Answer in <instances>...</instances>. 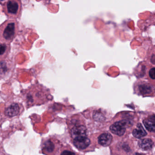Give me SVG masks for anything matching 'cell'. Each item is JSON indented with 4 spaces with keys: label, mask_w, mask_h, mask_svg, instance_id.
<instances>
[{
    "label": "cell",
    "mask_w": 155,
    "mask_h": 155,
    "mask_svg": "<svg viewBox=\"0 0 155 155\" xmlns=\"http://www.w3.org/2000/svg\"><path fill=\"white\" fill-rule=\"evenodd\" d=\"M19 24L16 20H8L0 25V42L10 44L18 35Z\"/></svg>",
    "instance_id": "6da1fadb"
},
{
    "label": "cell",
    "mask_w": 155,
    "mask_h": 155,
    "mask_svg": "<svg viewBox=\"0 0 155 155\" xmlns=\"http://www.w3.org/2000/svg\"><path fill=\"white\" fill-rule=\"evenodd\" d=\"M2 11L9 19L20 18L22 14V5L20 0H8L2 4Z\"/></svg>",
    "instance_id": "7a4b0ae2"
},
{
    "label": "cell",
    "mask_w": 155,
    "mask_h": 155,
    "mask_svg": "<svg viewBox=\"0 0 155 155\" xmlns=\"http://www.w3.org/2000/svg\"><path fill=\"white\" fill-rule=\"evenodd\" d=\"M127 125V122L126 120H122L114 123L110 126V129L113 134L119 136H122L126 131Z\"/></svg>",
    "instance_id": "3957f363"
},
{
    "label": "cell",
    "mask_w": 155,
    "mask_h": 155,
    "mask_svg": "<svg viewBox=\"0 0 155 155\" xmlns=\"http://www.w3.org/2000/svg\"><path fill=\"white\" fill-rule=\"evenodd\" d=\"M137 90L141 95H148L151 94L153 91V86L147 81H142L137 82Z\"/></svg>",
    "instance_id": "277c9868"
},
{
    "label": "cell",
    "mask_w": 155,
    "mask_h": 155,
    "mask_svg": "<svg viewBox=\"0 0 155 155\" xmlns=\"http://www.w3.org/2000/svg\"><path fill=\"white\" fill-rule=\"evenodd\" d=\"M71 136L74 140L79 139L86 137L87 136V129L83 126H77L71 130Z\"/></svg>",
    "instance_id": "5b68a950"
},
{
    "label": "cell",
    "mask_w": 155,
    "mask_h": 155,
    "mask_svg": "<svg viewBox=\"0 0 155 155\" xmlns=\"http://www.w3.org/2000/svg\"><path fill=\"white\" fill-rule=\"evenodd\" d=\"M11 50L10 44L0 42V62L6 60Z\"/></svg>",
    "instance_id": "8992f818"
},
{
    "label": "cell",
    "mask_w": 155,
    "mask_h": 155,
    "mask_svg": "<svg viewBox=\"0 0 155 155\" xmlns=\"http://www.w3.org/2000/svg\"><path fill=\"white\" fill-rule=\"evenodd\" d=\"M73 143L76 147L79 149L83 150L88 147L90 144V140L86 137L79 139L74 140Z\"/></svg>",
    "instance_id": "52a82bcc"
},
{
    "label": "cell",
    "mask_w": 155,
    "mask_h": 155,
    "mask_svg": "<svg viewBox=\"0 0 155 155\" xmlns=\"http://www.w3.org/2000/svg\"><path fill=\"white\" fill-rule=\"evenodd\" d=\"M20 107L18 104L13 103L6 109L5 114L8 117H12L18 115Z\"/></svg>",
    "instance_id": "ba28073f"
},
{
    "label": "cell",
    "mask_w": 155,
    "mask_h": 155,
    "mask_svg": "<svg viewBox=\"0 0 155 155\" xmlns=\"http://www.w3.org/2000/svg\"><path fill=\"white\" fill-rule=\"evenodd\" d=\"M112 139V136L110 134L103 133L99 137L98 142L102 146L107 147L111 143Z\"/></svg>",
    "instance_id": "9c48e42d"
},
{
    "label": "cell",
    "mask_w": 155,
    "mask_h": 155,
    "mask_svg": "<svg viewBox=\"0 0 155 155\" xmlns=\"http://www.w3.org/2000/svg\"><path fill=\"white\" fill-rule=\"evenodd\" d=\"M143 123L147 130L150 132L155 131V117L153 115L149 118L146 119L143 121Z\"/></svg>",
    "instance_id": "30bf717a"
},
{
    "label": "cell",
    "mask_w": 155,
    "mask_h": 155,
    "mask_svg": "<svg viewBox=\"0 0 155 155\" xmlns=\"http://www.w3.org/2000/svg\"><path fill=\"white\" fill-rule=\"evenodd\" d=\"M138 144L140 148L142 149L143 150H148L152 148L153 142L151 140L146 138L139 140Z\"/></svg>",
    "instance_id": "8fae6325"
},
{
    "label": "cell",
    "mask_w": 155,
    "mask_h": 155,
    "mask_svg": "<svg viewBox=\"0 0 155 155\" xmlns=\"http://www.w3.org/2000/svg\"><path fill=\"white\" fill-rule=\"evenodd\" d=\"M147 135V132L140 123L137 125V128L133 131V135L137 138H140Z\"/></svg>",
    "instance_id": "7c38bea8"
},
{
    "label": "cell",
    "mask_w": 155,
    "mask_h": 155,
    "mask_svg": "<svg viewBox=\"0 0 155 155\" xmlns=\"http://www.w3.org/2000/svg\"><path fill=\"white\" fill-rule=\"evenodd\" d=\"M45 148L48 151H51L53 150L54 146L53 144L50 141H47L45 144Z\"/></svg>",
    "instance_id": "4fadbf2b"
},
{
    "label": "cell",
    "mask_w": 155,
    "mask_h": 155,
    "mask_svg": "<svg viewBox=\"0 0 155 155\" xmlns=\"http://www.w3.org/2000/svg\"><path fill=\"white\" fill-rule=\"evenodd\" d=\"M149 75L150 78L154 80L155 78V68H153L150 69V70L149 71Z\"/></svg>",
    "instance_id": "5bb4252c"
},
{
    "label": "cell",
    "mask_w": 155,
    "mask_h": 155,
    "mask_svg": "<svg viewBox=\"0 0 155 155\" xmlns=\"http://www.w3.org/2000/svg\"><path fill=\"white\" fill-rule=\"evenodd\" d=\"M61 155H75L74 152L68 150H65L61 153Z\"/></svg>",
    "instance_id": "9a60e30c"
},
{
    "label": "cell",
    "mask_w": 155,
    "mask_h": 155,
    "mask_svg": "<svg viewBox=\"0 0 155 155\" xmlns=\"http://www.w3.org/2000/svg\"><path fill=\"white\" fill-rule=\"evenodd\" d=\"M134 155H145V154H142V153H136Z\"/></svg>",
    "instance_id": "2e32d148"
}]
</instances>
